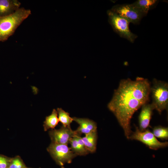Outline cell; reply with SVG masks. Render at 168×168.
Here are the masks:
<instances>
[{
    "label": "cell",
    "mask_w": 168,
    "mask_h": 168,
    "mask_svg": "<svg viewBox=\"0 0 168 168\" xmlns=\"http://www.w3.org/2000/svg\"><path fill=\"white\" fill-rule=\"evenodd\" d=\"M47 150L54 159L62 167L66 163H71L72 160L77 156L67 145L52 142Z\"/></svg>",
    "instance_id": "cell-5"
},
{
    "label": "cell",
    "mask_w": 168,
    "mask_h": 168,
    "mask_svg": "<svg viewBox=\"0 0 168 168\" xmlns=\"http://www.w3.org/2000/svg\"><path fill=\"white\" fill-rule=\"evenodd\" d=\"M57 111L59 121L62 124L63 126L65 127H70V124L73 120L72 118L70 117L69 114L61 108H58Z\"/></svg>",
    "instance_id": "cell-16"
},
{
    "label": "cell",
    "mask_w": 168,
    "mask_h": 168,
    "mask_svg": "<svg viewBox=\"0 0 168 168\" xmlns=\"http://www.w3.org/2000/svg\"><path fill=\"white\" fill-rule=\"evenodd\" d=\"M76 135L75 131L71 127L63 126L59 129H52L49 132L52 143L58 144L68 145L70 139Z\"/></svg>",
    "instance_id": "cell-8"
},
{
    "label": "cell",
    "mask_w": 168,
    "mask_h": 168,
    "mask_svg": "<svg viewBox=\"0 0 168 168\" xmlns=\"http://www.w3.org/2000/svg\"><path fill=\"white\" fill-rule=\"evenodd\" d=\"M21 3L17 0H0V17L11 15L20 8Z\"/></svg>",
    "instance_id": "cell-11"
},
{
    "label": "cell",
    "mask_w": 168,
    "mask_h": 168,
    "mask_svg": "<svg viewBox=\"0 0 168 168\" xmlns=\"http://www.w3.org/2000/svg\"><path fill=\"white\" fill-rule=\"evenodd\" d=\"M23 165L20 159L16 158L13 159L9 168H23Z\"/></svg>",
    "instance_id": "cell-18"
},
{
    "label": "cell",
    "mask_w": 168,
    "mask_h": 168,
    "mask_svg": "<svg viewBox=\"0 0 168 168\" xmlns=\"http://www.w3.org/2000/svg\"><path fill=\"white\" fill-rule=\"evenodd\" d=\"M72 118L73 121H75L79 125V126L75 131L77 135L81 136L82 134L85 135L97 131V124L92 120L86 118L76 117Z\"/></svg>",
    "instance_id": "cell-9"
},
{
    "label": "cell",
    "mask_w": 168,
    "mask_h": 168,
    "mask_svg": "<svg viewBox=\"0 0 168 168\" xmlns=\"http://www.w3.org/2000/svg\"><path fill=\"white\" fill-rule=\"evenodd\" d=\"M142 107L138 118L139 129L142 131L147 129L149 126L154 109L151 104L148 103L143 105Z\"/></svg>",
    "instance_id": "cell-10"
},
{
    "label": "cell",
    "mask_w": 168,
    "mask_h": 168,
    "mask_svg": "<svg viewBox=\"0 0 168 168\" xmlns=\"http://www.w3.org/2000/svg\"><path fill=\"white\" fill-rule=\"evenodd\" d=\"M69 143L72 151L77 156H85L89 152L86 148L81 136L76 135L70 140Z\"/></svg>",
    "instance_id": "cell-12"
},
{
    "label": "cell",
    "mask_w": 168,
    "mask_h": 168,
    "mask_svg": "<svg viewBox=\"0 0 168 168\" xmlns=\"http://www.w3.org/2000/svg\"><path fill=\"white\" fill-rule=\"evenodd\" d=\"M152 133L156 137L161 139L167 140L168 138V128L167 127L159 126L153 129Z\"/></svg>",
    "instance_id": "cell-17"
},
{
    "label": "cell",
    "mask_w": 168,
    "mask_h": 168,
    "mask_svg": "<svg viewBox=\"0 0 168 168\" xmlns=\"http://www.w3.org/2000/svg\"></svg>",
    "instance_id": "cell-20"
},
{
    "label": "cell",
    "mask_w": 168,
    "mask_h": 168,
    "mask_svg": "<svg viewBox=\"0 0 168 168\" xmlns=\"http://www.w3.org/2000/svg\"><path fill=\"white\" fill-rule=\"evenodd\" d=\"M151 84L147 79L138 77L134 80L123 79L114 91L107 107L116 118L128 139L132 133L130 121L134 113L148 103Z\"/></svg>",
    "instance_id": "cell-1"
},
{
    "label": "cell",
    "mask_w": 168,
    "mask_h": 168,
    "mask_svg": "<svg viewBox=\"0 0 168 168\" xmlns=\"http://www.w3.org/2000/svg\"><path fill=\"white\" fill-rule=\"evenodd\" d=\"M110 10L134 24H138L144 16L131 4H117L113 6Z\"/></svg>",
    "instance_id": "cell-7"
},
{
    "label": "cell",
    "mask_w": 168,
    "mask_h": 168,
    "mask_svg": "<svg viewBox=\"0 0 168 168\" xmlns=\"http://www.w3.org/2000/svg\"><path fill=\"white\" fill-rule=\"evenodd\" d=\"M31 14L29 9L20 7L14 13L0 17V42H4L12 35L22 23Z\"/></svg>",
    "instance_id": "cell-2"
},
{
    "label": "cell",
    "mask_w": 168,
    "mask_h": 168,
    "mask_svg": "<svg viewBox=\"0 0 168 168\" xmlns=\"http://www.w3.org/2000/svg\"><path fill=\"white\" fill-rule=\"evenodd\" d=\"M128 139L139 141L154 150L165 147L168 145L167 142L159 141L149 129H147L141 131L137 127H136L135 131L132 133Z\"/></svg>",
    "instance_id": "cell-6"
},
{
    "label": "cell",
    "mask_w": 168,
    "mask_h": 168,
    "mask_svg": "<svg viewBox=\"0 0 168 168\" xmlns=\"http://www.w3.org/2000/svg\"><path fill=\"white\" fill-rule=\"evenodd\" d=\"M158 2L157 0H138L131 4L145 16L149 10L156 7Z\"/></svg>",
    "instance_id": "cell-13"
},
{
    "label": "cell",
    "mask_w": 168,
    "mask_h": 168,
    "mask_svg": "<svg viewBox=\"0 0 168 168\" xmlns=\"http://www.w3.org/2000/svg\"><path fill=\"white\" fill-rule=\"evenodd\" d=\"M7 165V161L6 158L0 156V168H6Z\"/></svg>",
    "instance_id": "cell-19"
},
{
    "label": "cell",
    "mask_w": 168,
    "mask_h": 168,
    "mask_svg": "<svg viewBox=\"0 0 168 168\" xmlns=\"http://www.w3.org/2000/svg\"><path fill=\"white\" fill-rule=\"evenodd\" d=\"M97 131L85 135L82 138L84 145L89 152L94 153L96 151L97 140Z\"/></svg>",
    "instance_id": "cell-14"
},
{
    "label": "cell",
    "mask_w": 168,
    "mask_h": 168,
    "mask_svg": "<svg viewBox=\"0 0 168 168\" xmlns=\"http://www.w3.org/2000/svg\"><path fill=\"white\" fill-rule=\"evenodd\" d=\"M58 114L57 111L54 109L51 114L46 117L43 125L45 131L50 128L54 129L58 124L59 121Z\"/></svg>",
    "instance_id": "cell-15"
},
{
    "label": "cell",
    "mask_w": 168,
    "mask_h": 168,
    "mask_svg": "<svg viewBox=\"0 0 168 168\" xmlns=\"http://www.w3.org/2000/svg\"><path fill=\"white\" fill-rule=\"evenodd\" d=\"M107 14L109 22L114 31L121 37L133 43L137 36L130 30L129 28L130 22L110 9L107 11Z\"/></svg>",
    "instance_id": "cell-4"
},
{
    "label": "cell",
    "mask_w": 168,
    "mask_h": 168,
    "mask_svg": "<svg viewBox=\"0 0 168 168\" xmlns=\"http://www.w3.org/2000/svg\"><path fill=\"white\" fill-rule=\"evenodd\" d=\"M152 102L154 110L160 114L168 106V84L167 83L154 79L153 85L151 86Z\"/></svg>",
    "instance_id": "cell-3"
}]
</instances>
